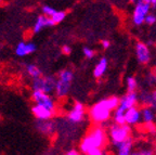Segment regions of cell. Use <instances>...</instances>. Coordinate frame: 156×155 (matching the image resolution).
<instances>
[{"label":"cell","mask_w":156,"mask_h":155,"mask_svg":"<svg viewBox=\"0 0 156 155\" xmlns=\"http://www.w3.org/2000/svg\"><path fill=\"white\" fill-rule=\"evenodd\" d=\"M120 99L116 96L104 98L98 101L88 111V115L90 119L98 126H103L104 124L108 123L112 118L113 112L119 106Z\"/></svg>","instance_id":"obj_1"},{"label":"cell","mask_w":156,"mask_h":155,"mask_svg":"<svg viewBox=\"0 0 156 155\" xmlns=\"http://www.w3.org/2000/svg\"><path fill=\"white\" fill-rule=\"evenodd\" d=\"M107 140V131L103 126H95L91 129L79 143V152L85 155L94 150H102Z\"/></svg>","instance_id":"obj_2"},{"label":"cell","mask_w":156,"mask_h":155,"mask_svg":"<svg viewBox=\"0 0 156 155\" xmlns=\"http://www.w3.org/2000/svg\"><path fill=\"white\" fill-rule=\"evenodd\" d=\"M131 127L128 125H116L112 124L107 129V138L110 139L113 148H116L120 143L130 139Z\"/></svg>","instance_id":"obj_3"},{"label":"cell","mask_w":156,"mask_h":155,"mask_svg":"<svg viewBox=\"0 0 156 155\" xmlns=\"http://www.w3.org/2000/svg\"><path fill=\"white\" fill-rule=\"evenodd\" d=\"M73 78L74 74L71 70H63L58 73V76L56 78L55 91H54V93L58 99H63L69 93Z\"/></svg>","instance_id":"obj_4"},{"label":"cell","mask_w":156,"mask_h":155,"mask_svg":"<svg viewBox=\"0 0 156 155\" xmlns=\"http://www.w3.org/2000/svg\"><path fill=\"white\" fill-rule=\"evenodd\" d=\"M151 10L152 7L150 0L134 1V7L131 15V21L134 26H142L143 24H145V19L151 13Z\"/></svg>","instance_id":"obj_5"},{"label":"cell","mask_w":156,"mask_h":155,"mask_svg":"<svg viewBox=\"0 0 156 155\" xmlns=\"http://www.w3.org/2000/svg\"><path fill=\"white\" fill-rule=\"evenodd\" d=\"M56 78L53 76H41L39 78H35L32 81L33 91H40L46 95H51L55 91Z\"/></svg>","instance_id":"obj_6"},{"label":"cell","mask_w":156,"mask_h":155,"mask_svg":"<svg viewBox=\"0 0 156 155\" xmlns=\"http://www.w3.org/2000/svg\"><path fill=\"white\" fill-rule=\"evenodd\" d=\"M32 100L35 102V104L41 105V106L46 107V109L50 110V111L56 112V103L55 100L53 99L51 95H46L44 92L40 91H33L32 93Z\"/></svg>","instance_id":"obj_7"},{"label":"cell","mask_w":156,"mask_h":155,"mask_svg":"<svg viewBox=\"0 0 156 155\" xmlns=\"http://www.w3.org/2000/svg\"><path fill=\"white\" fill-rule=\"evenodd\" d=\"M86 116V110L83 103L80 102H75L73 104V106L71 107V110L68 111V113L66 114V119L68 123L73 124V125H77L83 121Z\"/></svg>","instance_id":"obj_8"},{"label":"cell","mask_w":156,"mask_h":155,"mask_svg":"<svg viewBox=\"0 0 156 155\" xmlns=\"http://www.w3.org/2000/svg\"><path fill=\"white\" fill-rule=\"evenodd\" d=\"M134 53H136V61L139 62L142 65H146V64L150 63L152 58L151 50H150V47L145 42H142V41H138L134 46Z\"/></svg>","instance_id":"obj_9"},{"label":"cell","mask_w":156,"mask_h":155,"mask_svg":"<svg viewBox=\"0 0 156 155\" xmlns=\"http://www.w3.org/2000/svg\"><path fill=\"white\" fill-rule=\"evenodd\" d=\"M139 103V95L136 92H127L126 95H124L120 98L119 102V109L122 111L127 112L128 110L136 107Z\"/></svg>","instance_id":"obj_10"},{"label":"cell","mask_w":156,"mask_h":155,"mask_svg":"<svg viewBox=\"0 0 156 155\" xmlns=\"http://www.w3.org/2000/svg\"><path fill=\"white\" fill-rule=\"evenodd\" d=\"M37 50V46L34 42H26V41H20L15 47V54L20 58L29 56V54L34 53Z\"/></svg>","instance_id":"obj_11"},{"label":"cell","mask_w":156,"mask_h":155,"mask_svg":"<svg viewBox=\"0 0 156 155\" xmlns=\"http://www.w3.org/2000/svg\"><path fill=\"white\" fill-rule=\"evenodd\" d=\"M32 113L37 121H51L52 117L54 116V112L50 111V110L46 109V107L41 106V105L34 104L32 106Z\"/></svg>","instance_id":"obj_12"},{"label":"cell","mask_w":156,"mask_h":155,"mask_svg":"<svg viewBox=\"0 0 156 155\" xmlns=\"http://www.w3.org/2000/svg\"><path fill=\"white\" fill-rule=\"evenodd\" d=\"M141 121H142L141 110L138 106L132 107V109L128 110L126 112V125L132 127L140 124Z\"/></svg>","instance_id":"obj_13"},{"label":"cell","mask_w":156,"mask_h":155,"mask_svg":"<svg viewBox=\"0 0 156 155\" xmlns=\"http://www.w3.org/2000/svg\"><path fill=\"white\" fill-rule=\"evenodd\" d=\"M107 68H108V60L105 56H102V58L99 59V61L94 65V68H93L92 72L93 77L97 78V79L102 78L107 72Z\"/></svg>","instance_id":"obj_14"},{"label":"cell","mask_w":156,"mask_h":155,"mask_svg":"<svg viewBox=\"0 0 156 155\" xmlns=\"http://www.w3.org/2000/svg\"><path fill=\"white\" fill-rule=\"evenodd\" d=\"M36 128L39 132L44 136H51L52 133H54L56 127L53 121H37Z\"/></svg>","instance_id":"obj_15"},{"label":"cell","mask_w":156,"mask_h":155,"mask_svg":"<svg viewBox=\"0 0 156 155\" xmlns=\"http://www.w3.org/2000/svg\"><path fill=\"white\" fill-rule=\"evenodd\" d=\"M54 25L55 24H54V22L50 17H47L44 15H39L36 19L34 26H33V33L34 34H38V33H40L46 27H51L54 26Z\"/></svg>","instance_id":"obj_16"},{"label":"cell","mask_w":156,"mask_h":155,"mask_svg":"<svg viewBox=\"0 0 156 155\" xmlns=\"http://www.w3.org/2000/svg\"><path fill=\"white\" fill-rule=\"evenodd\" d=\"M139 102L145 106H150L156 111V90L152 92L143 91L139 95Z\"/></svg>","instance_id":"obj_17"},{"label":"cell","mask_w":156,"mask_h":155,"mask_svg":"<svg viewBox=\"0 0 156 155\" xmlns=\"http://www.w3.org/2000/svg\"><path fill=\"white\" fill-rule=\"evenodd\" d=\"M133 140L131 138L128 139L125 142L120 143L119 146H117L115 149V153L116 155H131L133 152Z\"/></svg>","instance_id":"obj_18"},{"label":"cell","mask_w":156,"mask_h":155,"mask_svg":"<svg viewBox=\"0 0 156 155\" xmlns=\"http://www.w3.org/2000/svg\"><path fill=\"white\" fill-rule=\"evenodd\" d=\"M141 115H142V121L144 124H146V125L153 124L154 121H155V112L150 106H144L141 110Z\"/></svg>","instance_id":"obj_19"},{"label":"cell","mask_w":156,"mask_h":155,"mask_svg":"<svg viewBox=\"0 0 156 155\" xmlns=\"http://www.w3.org/2000/svg\"><path fill=\"white\" fill-rule=\"evenodd\" d=\"M113 124L116 125H126V112L122 111V109L117 107L112 115Z\"/></svg>","instance_id":"obj_20"},{"label":"cell","mask_w":156,"mask_h":155,"mask_svg":"<svg viewBox=\"0 0 156 155\" xmlns=\"http://www.w3.org/2000/svg\"><path fill=\"white\" fill-rule=\"evenodd\" d=\"M25 70H26V73L28 74V76L35 79V78H39L42 76V72L39 70V67L35 64H26L25 66Z\"/></svg>","instance_id":"obj_21"},{"label":"cell","mask_w":156,"mask_h":155,"mask_svg":"<svg viewBox=\"0 0 156 155\" xmlns=\"http://www.w3.org/2000/svg\"><path fill=\"white\" fill-rule=\"evenodd\" d=\"M139 87L138 80L133 76H128L126 78V89L127 92H136V89Z\"/></svg>","instance_id":"obj_22"},{"label":"cell","mask_w":156,"mask_h":155,"mask_svg":"<svg viewBox=\"0 0 156 155\" xmlns=\"http://www.w3.org/2000/svg\"><path fill=\"white\" fill-rule=\"evenodd\" d=\"M56 11H58V10H55L53 7H51V5H44L41 7L42 15H44V16H47V17H50V19L55 14Z\"/></svg>","instance_id":"obj_23"},{"label":"cell","mask_w":156,"mask_h":155,"mask_svg":"<svg viewBox=\"0 0 156 155\" xmlns=\"http://www.w3.org/2000/svg\"><path fill=\"white\" fill-rule=\"evenodd\" d=\"M66 15H67L66 11H62V10H60V11H58V10L55 14L51 17V20L54 22V24H60V23L63 22L64 20H65Z\"/></svg>","instance_id":"obj_24"},{"label":"cell","mask_w":156,"mask_h":155,"mask_svg":"<svg viewBox=\"0 0 156 155\" xmlns=\"http://www.w3.org/2000/svg\"><path fill=\"white\" fill-rule=\"evenodd\" d=\"M83 54L87 60H92V59L97 56V52H95V50L93 48L86 46L83 48Z\"/></svg>","instance_id":"obj_25"},{"label":"cell","mask_w":156,"mask_h":155,"mask_svg":"<svg viewBox=\"0 0 156 155\" xmlns=\"http://www.w3.org/2000/svg\"><path fill=\"white\" fill-rule=\"evenodd\" d=\"M154 150L150 146H146V148H141L138 149V150H133L131 155H154Z\"/></svg>","instance_id":"obj_26"},{"label":"cell","mask_w":156,"mask_h":155,"mask_svg":"<svg viewBox=\"0 0 156 155\" xmlns=\"http://www.w3.org/2000/svg\"><path fill=\"white\" fill-rule=\"evenodd\" d=\"M145 24L146 25H150V26H152V25L156 24V14L153 12L150 13L147 16H146L145 19Z\"/></svg>","instance_id":"obj_27"},{"label":"cell","mask_w":156,"mask_h":155,"mask_svg":"<svg viewBox=\"0 0 156 155\" xmlns=\"http://www.w3.org/2000/svg\"><path fill=\"white\" fill-rule=\"evenodd\" d=\"M62 53L65 54V56H68V54L72 53V48L68 45H65V46L62 47Z\"/></svg>","instance_id":"obj_28"},{"label":"cell","mask_w":156,"mask_h":155,"mask_svg":"<svg viewBox=\"0 0 156 155\" xmlns=\"http://www.w3.org/2000/svg\"><path fill=\"white\" fill-rule=\"evenodd\" d=\"M101 46H102V48L104 49V50H107V49L111 47V41L107 40V39H104V40L101 41Z\"/></svg>","instance_id":"obj_29"},{"label":"cell","mask_w":156,"mask_h":155,"mask_svg":"<svg viewBox=\"0 0 156 155\" xmlns=\"http://www.w3.org/2000/svg\"><path fill=\"white\" fill-rule=\"evenodd\" d=\"M88 155H105V153L103 152V150H94Z\"/></svg>","instance_id":"obj_30"},{"label":"cell","mask_w":156,"mask_h":155,"mask_svg":"<svg viewBox=\"0 0 156 155\" xmlns=\"http://www.w3.org/2000/svg\"><path fill=\"white\" fill-rule=\"evenodd\" d=\"M65 155H81L80 154V152H79V151H77V150H69L68 151L67 153H66Z\"/></svg>","instance_id":"obj_31"},{"label":"cell","mask_w":156,"mask_h":155,"mask_svg":"<svg viewBox=\"0 0 156 155\" xmlns=\"http://www.w3.org/2000/svg\"><path fill=\"white\" fill-rule=\"evenodd\" d=\"M151 86H156V74L151 76Z\"/></svg>","instance_id":"obj_32"},{"label":"cell","mask_w":156,"mask_h":155,"mask_svg":"<svg viewBox=\"0 0 156 155\" xmlns=\"http://www.w3.org/2000/svg\"><path fill=\"white\" fill-rule=\"evenodd\" d=\"M150 3H151L152 9H155L156 8V0H150Z\"/></svg>","instance_id":"obj_33"}]
</instances>
